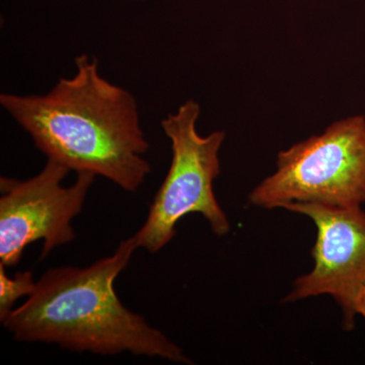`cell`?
I'll use <instances>...</instances> for the list:
<instances>
[{
  "label": "cell",
  "instance_id": "4",
  "mask_svg": "<svg viewBox=\"0 0 365 365\" xmlns=\"http://www.w3.org/2000/svg\"><path fill=\"white\" fill-rule=\"evenodd\" d=\"M200 106L189 100L175 114L162 121L172 143V163L162 186L151 203L148 218L133 235L138 248L158 253L176 235V225L184 216L199 213L213 232L222 237L230 230V222L213 191L220 173V153L225 133L208 136L197 132Z\"/></svg>",
  "mask_w": 365,
  "mask_h": 365
},
{
  "label": "cell",
  "instance_id": "5",
  "mask_svg": "<svg viewBox=\"0 0 365 365\" xmlns=\"http://www.w3.org/2000/svg\"><path fill=\"white\" fill-rule=\"evenodd\" d=\"M66 165L47 160L37 176L20 181L0 179V262L16 266L34 242L43 241L41 259L76 237L71 222L83 210L95 181L91 173H78L71 187L62 186Z\"/></svg>",
  "mask_w": 365,
  "mask_h": 365
},
{
  "label": "cell",
  "instance_id": "2",
  "mask_svg": "<svg viewBox=\"0 0 365 365\" xmlns=\"http://www.w3.org/2000/svg\"><path fill=\"white\" fill-rule=\"evenodd\" d=\"M136 249L131 237L112 256L88 267L50 269L28 299L1 322L4 328L21 342L53 343L73 352H130L192 364L179 346L127 309L115 292V280Z\"/></svg>",
  "mask_w": 365,
  "mask_h": 365
},
{
  "label": "cell",
  "instance_id": "6",
  "mask_svg": "<svg viewBox=\"0 0 365 365\" xmlns=\"http://www.w3.org/2000/svg\"><path fill=\"white\" fill-rule=\"evenodd\" d=\"M284 208L307 216L317 227L313 270L294 281L285 302L331 295L342 309L346 330H351L357 297L365 287L364 211L360 206L314 203L287 204Z\"/></svg>",
  "mask_w": 365,
  "mask_h": 365
},
{
  "label": "cell",
  "instance_id": "7",
  "mask_svg": "<svg viewBox=\"0 0 365 365\" xmlns=\"http://www.w3.org/2000/svg\"><path fill=\"white\" fill-rule=\"evenodd\" d=\"M36 282L31 271H24L9 278L6 266L0 262V321L4 322L13 311L16 300L30 297L35 289Z\"/></svg>",
  "mask_w": 365,
  "mask_h": 365
},
{
  "label": "cell",
  "instance_id": "1",
  "mask_svg": "<svg viewBox=\"0 0 365 365\" xmlns=\"http://www.w3.org/2000/svg\"><path fill=\"white\" fill-rule=\"evenodd\" d=\"M76 66L47 95L1 93L0 104L48 160L135 192L151 172L135 98L101 76L97 59L81 55Z\"/></svg>",
  "mask_w": 365,
  "mask_h": 365
},
{
  "label": "cell",
  "instance_id": "8",
  "mask_svg": "<svg viewBox=\"0 0 365 365\" xmlns=\"http://www.w3.org/2000/svg\"><path fill=\"white\" fill-rule=\"evenodd\" d=\"M356 313L365 318V287L360 292L356 300Z\"/></svg>",
  "mask_w": 365,
  "mask_h": 365
},
{
  "label": "cell",
  "instance_id": "3",
  "mask_svg": "<svg viewBox=\"0 0 365 365\" xmlns=\"http://www.w3.org/2000/svg\"><path fill=\"white\" fill-rule=\"evenodd\" d=\"M257 207L314 203L355 207L365 202V118L335 122L278 155L277 170L251 192Z\"/></svg>",
  "mask_w": 365,
  "mask_h": 365
}]
</instances>
